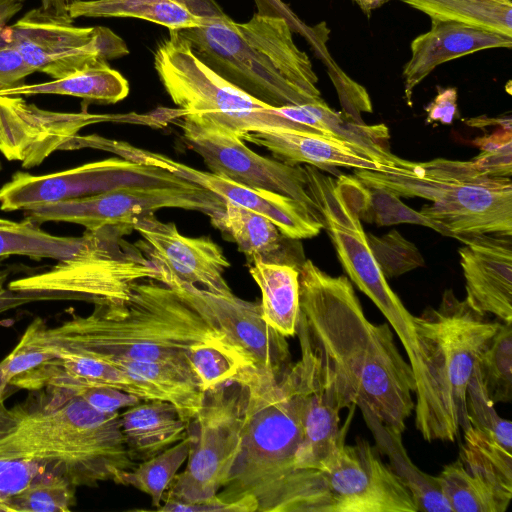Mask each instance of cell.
<instances>
[{"mask_svg": "<svg viewBox=\"0 0 512 512\" xmlns=\"http://www.w3.org/2000/svg\"><path fill=\"white\" fill-rule=\"evenodd\" d=\"M296 326L301 358L342 409L358 407L365 423L403 434L414 410L416 379L388 323L374 324L346 276L305 260L299 269Z\"/></svg>", "mask_w": 512, "mask_h": 512, "instance_id": "1", "label": "cell"}, {"mask_svg": "<svg viewBox=\"0 0 512 512\" xmlns=\"http://www.w3.org/2000/svg\"><path fill=\"white\" fill-rule=\"evenodd\" d=\"M14 46L36 72L59 79L129 54L125 41L104 26L79 27L70 15L41 7L0 31V46Z\"/></svg>", "mask_w": 512, "mask_h": 512, "instance_id": "13", "label": "cell"}, {"mask_svg": "<svg viewBox=\"0 0 512 512\" xmlns=\"http://www.w3.org/2000/svg\"><path fill=\"white\" fill-rule=\"evenodd\" d=\"M354 176L369 187L431 201L420 213L444 236L512 235L511 178L483 175L471 161L402 160L395 167L381 170L355 169Z\"/></svg>", "mask_w": 512, "mask_h": 512, "instance_id": "7", "label": "cell"}, {"mask_svg": "<svg viewBox=\"0 0 512 512\" xmlns=\"http://www.w3.org/2000/svg\"><path fill=\"white\" fill-rule=\"evenodd\" d=\"M112 366L152 388L164 400L173 404L187 423L197 414L204 392L193 371L168 361H118Z\"/></svg>", "mask_w": 512, "mask_h": 512, "instance_id": "28", "label": "cell"}, {"mask_svg": "<svg viewBox=\"0 0 512 512\" xmlns=\"http://www.w3.org/2000/svg\"><path fill=\"white\" fill-rule=\"evenodd\" d=\"M154 68L178 114H194L242 137L282 127L309 129L279 116L270 106L228 82L200 61L177 30L157 45ZM311 130V129H309Z\"/></svg>", "mask_w": 512, "mask_h": 512, "instance_id": "10", "label": "cell"}, {"mask_svg": "<svg viewBox=\"0 0 512 512\" xmlns=\"http://www.w3.org/2000/svg\"><path fill=\"white\" fill-rule=\"evenodd\" d=\"M366 425L375 439L377 450L387 456L389 466L408 488L417 512H453L438 476L423 472L412 462L402 443V434L376 422Z\"/></svg>", "mask_w": 512, "mask_h": 512, "instance_id": "31", "label": "cell"}, {"mask_svg": "<svg viewBox=\"0 0 512 512\" xmlns=\"http://www.w3.org/2000/svg\"><path fill=\"white\" fill-rule=\"evenodd\" d=\"M458 240L467 304L482 315L512 323V235L482 234Z\"/></svg>", "mask_w": 512, "mask_h": 512, "instance_id": "21", "label": "cell"}, {"mask_svg": "<svg viewBox=\"0 0 512 512\" xmlns=\"http://www.w3.org/2000/svg\"><path fill=\"white\" fill-rule=\"evenodd\" d=\"M473 144L480 154L471 160L474 167L483 175L508 177L512 174V129L501 127L489 135L478 137Z\"/></svg>", "mask_w": 512, "mask_h": 512, "instance_id": "43", "label": "cell"}, {"mask_svg": "<svg viewBox=\"0 0 512 512\" xmlns=\"http://www.w3.org/2000/svg\"><path fill=\"white\" fill-rule=\"evenodd\" d=\"M323 476L328 512H417L406 485L363 438L344 444Z\"/></svg>", "mask_w": 512, "mask_h": 512, "instance_id": "16", "label": "cell"}, {"mask_svg": "<svg viewBox=\"0 0 512 512\" xmlns=\"http://www.w3.org/2000/svg\"><path fill=\"white\" fill-rule=\"evenodd\" d=\"M75 492L76 487L64 476L48 469L9 504L13 512H69L76 504Z\"/></svg>", "mask_w": 512, "mask_h": 512, "instance_id": "40", "label": "cell"}, {"mask_svg": "<svg viewBox=\"0 0 512 512\" xmlns=\"http://www.w3.org/2000/svg\"><path fill=\"white\" fill-rule=\"evenodd\" d=\"M248 368L236 378L204 392L200 410L188 422L187 465L175 476L163 501H204L217 495L226 484L246 423Z\"/></svg>", "mask_w": 512, "mask_h": 512, "instance_id": "11", "label": "cell"}, {"mask_svg": "<svg viewBox=\"0 0 512 512\" xmlns=\"http://www.w3.org/2000/svg\"><path fill=\"white\" fill-rule=\"evenodd\" d=\"M366 239L386 279L400 276L425 265L418 248L395 229L381 236L366 234Z\"/></svg>", "mask_w": 512, "mask_h": 512, "instance_id": "41", "label": "cell"}, {"mask_svg": "<svg viewBox=\"0 0 512 512\" xmlns=\"http://www.w3.org/2000/svg\"><path fill=\"white\" fill-rule=\"evenodd\" d=\"M48 469L53 468L41 461L0 460V498L9 503L12 497L24 491L37 476Z\"/></svg>", "mask_w": 512, "mask_h": 512, "instance_id": "44", "label": "cell"}, {"mask_svg": "<svg viewBox=\"0 0 512 512\" xmlns=\"http://www.w3.org/2000/svg\"><path fill=\"white\" fill-rule=\"evenodd\" d=\"M242 140L265 148L273 158L290 165L382 169L348 143L309 129L266 128L249 132Z\"/></svg>", "mask_w": 512, "mask_h": 512, "instance_id": "24", "label": "cell"}, {"mask_svg": "<svg viewBox=\"0 0 512 512\" xmlns=\"http://www.w3.org/2000/svg\"><path fill=\"white\" fill-rule=\"evenodd\" d=\"M438 478L453 512H505L512 499L467 470L460 459L445 465Z\"/></svg>", "mask_w": 512, "mask_h": 512, "instance_id": "33", "label": "cell"}, {"mask_svg": "<svg viewBox=\"0 0 512 512\" xmlns=\"http://www.w3.org/2000/svg\"><path fill=\"white\" fill-rule=\"evenodd\" d=\"M132 229L142 238L136 244L158 272L201 285L213 293H232L224 278L230 263L223 249L210 237L184 236L175 223L162 222L154 212L136 220Z\"/></svg>", "mask_w": 512, "mask_h": 512, "instance_id": "20", "label": "cell"}, {"mask_svg": "<svg viewBox=\"0 0 512 512\" xmlns=\"http://www.w3.org/2000/svg\"><path fill=\"white\" fill-rule=\"evenodd\" d=\"M512 47V37L455 21L431 19L430 29L410 44L403 68L404 94L412 105L414 89L438 66L478 51Z\"/></svg>", "mask_w": 512, "mask_h": 512, "instance_id": "23", "label": "cell"}, {"mask_svg": "<svg viewBox=\"0 0 512 512\" xmlns=\"http://www.w3.org/2000/svg\"><path fill=\"white\" fill-rule=\"evenodd\" d=\"M93 304L89 315H73L55 327L38 318V337L44 348L111 365L168 361L193 371L190 352L195 346L227 339L202 309L154 279L136 282L125 302Z\"/></svg>", "mask_w": 512, "mask_h": 512, "instance_id": "2", "label": "cell"}, {"mask_svg": "<svg viewBox=\"0 0 512 512\" xmlns=\"http://www.w3.org/2000/svg\"><path fill=\"white\" fill-rule=\"evenodd\" d=\"M136 116L51 111L21 95H0V152L24 168L36 167L62 150L83 128L101 122H128Z\"/></svg>", "mask_w": 512, "mask_h": 512, "instance_id": "19", "label": "cell"}, {"mask_svg": "<svg viewBox=\"0 0 512 512\" xmlns=\"http://www.w3.org/2000/svg\"><path fill=\"white\" fill-rule=\"evenodd\" d=\"M69 392L80 396L89 405L102 412H118L122 408L142 401L137 395L107 386L88 387Z\"/></svg>", "mask_w": 512, "mask_h": 512, "instance_id": "45", "label": "cell"}, {"mask_svg": "<svg viewBox=\"0 0 512 512\" xmlns=\"http://www.w3.org/2000/svg\"><path fill=\"white\" fill-rule=\"evenodd\" d=\"M463 431L464 443L459 459L465 468L500 491L512 495V451L471 425Z\"/></svg>", "mask_w": 512, "mask_h": 512, "instance_id": "37", "label": "cell"}, {"mask_svg": "<svg viewBox=\"0 0 512 512\" xmlns=\"http://www.w3.org/2000/svg\"><path fill=\"white\" fill-rule=\"evenodd\" d=\"M128 451L135 462L151 458L187 436L188 423L170 402L142 400L119 414Z\"/></svg>", "mask_w": 512, "mask_h": 512, "instance_id": "26", "label": "cell"}, {"mask_svg": "<svg viewBox=\"0 0 512 512\" xmlns=\"http://www.w3.org/2000/svg\"><path fill=\"white\" fill-rule=\"evenodd\" d=\"M249 273L262 293L264 321L286 338L295 336L300 311L299 269L255 262L249 266Z\"/></svg>", "mask_w": 512, "mask_h": 512, "instance_id": "27", "label": "cell"}, {"mask_svg": "<svg viewBox=\"0 0 512 512\" xmlns=\"http://www.w3.org/2000/svg\"><path fill=\"white\" fill-rule=\"evenodd\" d=\"M190 439L175 443L161 453L140 461L132 469L120 472L114 483L132 486L151 497V505L158 508L178 470L187 460Z\"/></svg>", "mask_w": 512, "mask_h": 512, "instance_id": "36", "label": "cell"}, {"mask_svg": "<svg viewBox=\"0 0 512 512\" xmlns=\"http://www.w3.org/2000/svg\"><path fill=\"white\" fill-rule=\"evenodd\" d=\"M225 201L209 190L172 175L168 178L136 182L110 190L30 208L26 220L68 222L86 230L104 227H130L145 214L162 208H180L210 217L224 209ZM133 230V229H132Z\"/></svg>", "mask_w": 512, "mask_h": 512, "instance_id": "12", "label": "cell"}, {"mask_svg": "<svg viewBox=\"0 0 512 512\" xmlns=\"http://www.w3.org/2000/svg\"><path fill=\"white\" fill-rule=\"evenodd\" d=\"M6 257H0V313L42 300H55L54 296L41 293L18 292L8 288L10 270L3 264Z\"/></svg>", "mask_w": 512, "mask_h": 512, "instance_id": "47", "label": "cell"}, {"mask_svg": "<svg viewBox=\"0 0 512 512\" xmlns=\"http://www.w3.org/2000/svg\"><path fill=\"white\" fill-rule=\"evenodd\" d=\"M25 0H0V31L22 8Z\"/></svg>", "mask_w": 512, "mask_h": 512, "instance_id": "50", "label": "cell"}, {"mask_svg": "<svg viewBox=\"0 0 512 512\" xmlns=\"http://www.w3.org/2000/svg\"><path fill=\"white\" fill-rule=\"evenodd\" d=\"M190 363L203 391L226 383L243 369L252 367L227 339L195 346L190 352Z\"/></svg>", "mask_w": 512, "mask_h": 512, "instance_id": "39", "label": "cell"}, {"mask_svg": "<svg viewBox=\"0 0 512 512\" xmlns=\"http://www.w3.org/2000/svg\"><path fill=\"white\" fill-rule=\"evenodd\" d=\"M0 511L12 512V508L8 502L0 498Z\"/></svg>", "mask_w": 512, "mask_h": 512, "instance_id": "54", "label": "cell"}, {"mask_svg": "<svg viewBox=\"0 0 512 512\" xmlns=\"http://www.w3.org/2000/svg\"><path fill=\"white\" fill-rule=\"evenodd\" d=\"M366 16H370L372 11L381 7L390 0H353Z\"/></svg>", "mask_w": 512, "mask_h": 512, "instance_id": "53", "label": "cell"}, {"mask_svg": "<svg viewBox=\"0 0 512 512\" xmlns=\"http://www.w3.org/2000/svg\"><path fill=\"white\" fill-rule=\"evenodd\" d=\"M475 368L492 403L512 399V323L500 322L479 354Z\"/></svg>", "mask_w": 512, "mask_h": 512, "instance_id": "38", "label": "cell"}, {"mask_svg": "<svg viewBox=\"0 0 512 512\" xmlns=\"http://www.w3.org/2000/svg\"><path fill=\"white\" fill-rule=\"evenodd\" d=\"M209 218L225 240L237 245L249 266L264 262L300 269L305 261L299 240L283 235L272 221L259 213L225 201L224 209Z\"/></svg>", "mask_w": 512, "mask_h": 512, "instance_id": "25", "label": "cell"}, {"mask_svg": "<svg viewBox=\"0 0 512 512\" xmlns=\"http://www.w3.org/2000/svg\"><path fill=\"white\" fill-rule=\"evenodd\" d=\"M499 124L502 127H511V118H502V119H496V118H474L470 119L469 125L476 126V127H483L484 125H495Z\"/></svg>", "mask_w": 512, "mask_h": 512, "instance_id": "52", "label": "cell"}, {"mask_svg": "<svg viewBox=\"0 0 512 512\" xmlns=\"http://www.w3.org/2000/svg\"><path fill=\"white\" fill-rule=\"evenodd\" d=\"M430 19L455 21L512 37L511 0H402Z\"/></svg>", "mask_w": 512, "mask_h": 512, "instance_id": "32", "label": "cell"}, {"mask_svg": "<svg viewBox=\"0 0 512 512\" xmlns=\"http://www.w3.org/2000/svg\"><path fill=\"white\" fill-rule=\"evenodd\" d=\"M466 399L470 425L512 451V423L495 410L475 367L468 384Z\"/></svg>", "mask_w": 512, "mask_h": 512, "instance_id": "42", "label": "cell"}, {"mask_svg": "<svg viewBox=\"0 0 512 512\" xmlns=\"http://www.w3.org/2000/svg\"><path fill=\"white\" fill-rule=\"evenodd\" d=\"M185 2L201 24L177 31L222 78L273 107L322 100L312 62L284 17L256 12L239 23L216 0Z\"/></svg>", "mask_w": 512, "mask_h": 512, "instance_id": "5", "label": "cell"}, {"mask_svg": "<svg viewBox=\"0 0 512 512\" xmlns=\"http://www.w3.org/2000/svg\"><path fill=\"white\" fill-rule=\"evenodd\" d=\"M73 0H40V7L59 15H69V7Z\"/></svg>", "mask_w": 512, "mask_h": 512, "instance_id": "51", "label": "cell"}, {"mask_svg": "<svg viewBox=\"0 0 512 512\" xmlns=\"http://www.w3.org/2000/svg\"><path fill=\"white\" fill-rule=\"evenodd\" d=\"M307 190L350 280L381 311L400 339L416 384L422 377L414 316L389 286L367 243L356 205L341 181L304 165Z\"/></svg>", "mask_w": 512, "mask_h": 512, "instance_id": "9", "label": "cell"}, {"mask_svg": "<svg viewBox=\"0 0 512 512\" xmlns=\"http://www.w3.org/2000/svg\"><path fill=\"white\" fill-rule=\"evenodd\" d=\"M157 281L202 309L254 369L283 374L293 364L286 337L264 321L259 302L243 300L233 292L213 293L163 272H159Z\"/></svg>", "mask_w": 512, "mask_h": 512, "instance_id": "17", "label": "cell"}, {"mask_svg": "<svg viewBox=\"0 0 512 512\" xmlns=\"http://www.w3.org/2000/svg\"><path fill=\"white\" fill-rule=\"evenodd\" d=\"M345 189L352 197L360 220L374 223L377 226H389L400 223H410L426 226L441 234L439 227L420 211L405 205L389 190L379 187H369L360 182L355 176L340 175Z\"/></svg>", "mask_w": 512, "mask_h": 512, "instance_id": "35", "label": "cell"}, {"mask_svg": "<svg viewBox=\"0 0 512 512\" xmlns=\"http://www.w3.org/2000/svg\"><path fill=\"white\" fill-rule=\"evenodd\" d=\"M131 231L130 227L86 230V242L74 256L47 271L12 280L8 288L54 295L60 300L125 302L136 282L159 276L138 245L124 239Z\"/></svg>", "mask_w": 512, "mask_h": 512, "instance_id": "8", "label": "cell"}, {"mask_svg": "<svg viewBox=\"0 0 512 512\" xmlns=\"http://www.w3.org/2000/svg\"><path fill=\"white\" fill-rule=\"evenodd\" d=\"M457 89H438L436 97L425 107L426 123L440 122L450 125L457 113Z\"/></svg>", "mask_w": 512, "mask_h": 512, "instance_id": "48", "label": "cell"}, {"mask_svg": "<svg viewBox=\"0 0 512 512\" xmlns=\"http://www.w3.org/2000/svg\"><path fill=\"white\" fill-rule=\"evenodd\" d=\"M173 174L121 158H109L64 171L32 175L17 171L0 188V209L30 208L104 192L120 185L149 182Z\"/></svg>", "mask_w": 512, "mask_h": 512, "instance_id": "18", "label": "cell"}, {"mask_svg": "<svg viewBox=\"0 0 512 512\" xmlns=\"http://www.w3.org/2000/svg\"><path fill=\"white\" fill-rule=\"evenodd\" d=\"M71 149L94 148L111 152L136 164L151 166L197 184L224 201L250 209L272 221L283 235L291 239L312 238L324 225L302 203L267 190L255 189L213 172L195 169L166 155L138 148L128 142L99 135H77Z\"/></svg>", "mask_w": 512, "mask_h": 512, "instance_id": "14", "label": "cell"}, {"mask_svg": "<svg viewBox=\"0 0 512 512\" xmlns=\"http://www.w3.org/2000/svg\"><path fill=\"white\" fill-rule=\"evenodd\" d=\"M7 407L0 399V460L41 461L76 488L114 482L135 462L118 412H102L64 389Z\"/></svg>", "mask_w": 512, "mask_h": 512, "instance_id": "4", "label": "cell"}, {"mask_svg": "<svg viewBox=\"0 0 512 512\" xmlns=\"http://www.w3.org/2000/svg\"><path fill=\"white\" fill-rule=\"evenodd\" d=\"M302 383V436L296 455L300 472L323 480V472L345 444L347 426L340 424L342 407L333 392L322 386L309 365L297 361Z\"/></svg>", "mask_w": 512, "mask_h": 512, "instance_id": "22", "label": "cell"}, {"mask_svg": "<svg viewBox=\"0 0 512 512\" xmlns=\"http://www.w3.org/2000/svg\"><path fill=\"white\" fill-rule=\"evenodd\" d=\"M177 124L188 148L197 153L210 172L255 189L290 197L321 216L307 190L301 165L264 157L231 130L194 114H182ZM322 221V220H321Z\"/></svg>", "mask_w": 512, "mask_h": 512, "instance_id": "15", "label": "cell"}, {"mask_svg": "<svg viewBox=\"0 0 512 512\" xmlns=\"http://www.w3.org/2000/svg\"><path fill=\"white\" fill-rule=\"evenodd\" d=\"M73 18H137L168 30L197 27L201 18L192 13L185 0H73Z\"/></svg>", "mask_w": 512, "mask_h": 512, "instance_id": "30", "label": "cell"}, {"mask_svg": "<svg viewBox=\"0 0 512 512\" xmlns=\"http://www.w3.org/2000/svg\"><path fill=\"white\" fill-rule=\"evenodd\" d=\"M35 72L14 46H0V92L22 85Z\"/></svg>", "mask_w": 512, "mask_h": 512, "instance_id": "46", "label": "cell"}, {"mask_svg": "<svg viewBox=\"0 0 512 512\" xmlns=\"http://www.w3.org/2000/svg\"><path fill=\"white\" fill-rule=\"evenodd\" d=\"M258 13L284 17L294 31H298L303 23L282 0H254Z\"/></svg>", "mask_w": 512, "mask_h": 512, "instance_id": "49", "label": "cell"}, {"mask_svg": "<svg viewBox=\"0 0 512 512\" xmlns=\"http://www.w3.org/2000/svg\"><path fill=\"white\" fill-rule=\"evenodd\" d=\"M0 169H1V165H0Z\"/></svg>", "mask_w": 512, "mask_h": 512, "instance_id": "56", "label": "cell"}, {"mask_svg": "<svg viewBox=\"0 0 512 512\" xmlns=\"http://www.w3.org/2000/svg\"><path fill=\"white\" fill-rule=\"evenodd\" d=\"M86 235L57 236L47 233L28 220L0 225V257L28 256L35 260L57 262L74 256L85 244Z\"/></svg>", "mask_w": 512, "mask_h": 512, "instance_id": "34", "label": "cell"}, {"mask_svg": "<svg viewBox=\"0 0 512 512\" xmlns=\"http://www.w3.org/2000/svg\"><path fill=\"white\" fill-rule=\"evenodd\" d=\"M129 91L126 78L108 62L102 61L63 78L38 84H22L0 92V95L56 94L115 104L125 99Z\"/></svg>", "mask_w": 512, "mask_h": 512, "instance_id": "29", "label": "cell"}, {"mask_svg": "<svg viewBox=\"0 0 512 512\" xmlns=\"http://www.w3.org/2000/svg\"><path fill=\"white\" fill-rule=\"evenodd\" d=\"M249 400L239 453L217 496L256 501L257 512H328L325 481L296 468L302 383L298 363L283 374L247 369Z\"/></svg>", "mask_w": 512, "mask_h": 512, "instance_id": "3", "label": "cell"}, {"mask_svg": "<svg viewBox=\"0 0 512 512\" xmlns=\"http://www.w3.org/2000/svg\"><path fill=\"white\" fill-rule=\"evenodd\" d=\"M444 291L438 306L414 316L422 362L415 427L427 442H455L469 425L467 388L476 360L501 321H491Z\"/></svg>", "mask_w": 512, "mask_h": 512, "instance_id": "6", "label": "cell"}, {"mask_svg": "<svg viewBox=\"0 0 512 512\" xmlns=\"http://www.w3.org/2000/svg\"><path fill=\"white\" fill-rule=\"evenodd\" d=\"M13 222L14 221L0 218V225H8V224H11Z\"/></svg>", "mask_w": 512, "mask_h": 512, "instance_id": "55", "label": "cell"}]
</instances>
